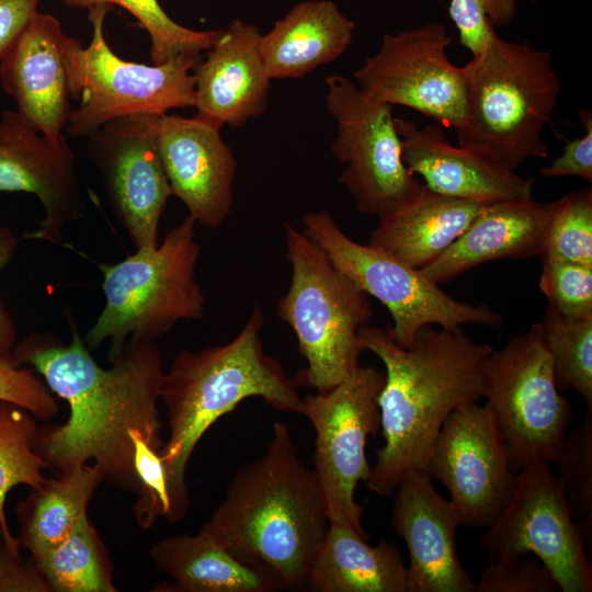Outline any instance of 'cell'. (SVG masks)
I'll use <instances>...</instances> for the list:
<instances>
[{
	"label": "cell",
	"instance_id": "cell-1",
	"mask_svg": "<svg viewBox=\"0 0 592 592\" xmlns=\"http://www.w3.org/2000/svg\"><path fill=\"white\" fill-rule=\"evenodd\" d=\"M12 360L30 364L53 394L69 405L59 425L38 428L35 452L58 474L92 462L103 480L138 494L132 430L163 451L158 403L164 376L155 341L129 338L111 367L100 366L77 328L65 345L52 334H32L14 346Z\"/></svg>",
	"mask_w": 592,
	"mask_h": 592
},
{
	"label": "cell",
	"instance_id": "cell-2",
	"mask_svg": "<svg viewBox=\"0 0 592 592\" xmlns=\"http://www.w3.org/2000/svg\"><path fill=\"white\" fill-rule=\"evenodd\" d=\"M358 338L386 368L378 397L385 443L376 451L366 485L376 494L390 497L406 476L426 471L447 417L482 398V364L494 349L474 342L462 327L426 325L409 346L398 344L389 328L367 325Z\"/></svg>",
	"mask_w": 592,
	"mask_h": 592
},
{
	"label": "cell",
	"instance_id": "cell-3",
	"mask_svg": "<svg viewBox=\"0 0 592 592\" xmlns=\"http://www.w3.org/2000/svg\"><path fill=\"white\" fill-rule=\"evenodd\" d=\"M201 528L235 554L271 567L286 589L307 587L329 519L287 424L273 423L264 453L236 473Z\"/></svg>",
	"mask_w": 592,
	"mask_h": 592
},
{
	"label": "cell",
	"instance_id": "cell-4",
	"mask_svg": "<svg viewBox=\"0 0 592 592\" xmlns=\"http://www.w3.org/2000/svg\"><path fill=\"white\" fill-rule=\"evenodd\" d=\"M264 312L255 305L240 332L228 343L181 351L164 371L160 401L167 409L166 464L174 522L190 506L185 469L197 443L241 401L260 397L272 408L301 414L298 386L282 364L265 353L261 339Z\"/></svg>",
	"mask_w": 592,
	"mask_h": 592
},
{
	"label": "cell",
	"instance_id": "cell-5",
	"mask_svg": "<svg viewBox=\"0 0 592 592\" xmlns=\"http://www.w3.org/2000/svg\"><path fill=\"white\" fill-rule=\"evenodd\" d=\"M464 68L465 118L456 132L458 145L488 149L515 171L530 159H547L542 135L561 91L550 53L494 32Z\"/></svg>",
	"mask_w": 592,
	"mask_h": 592
},
{
	"label": "cell",
	"instance_id": "cell-6",
	"mask_svg": "<svg viewBox=\"0 0 592 592\" xmlns=\"http://www.w3.org/2000/svg\"><path fill=\"white\" fill-rule=\"evenodd\" d=\"M195 227L187 216L160 244L100 265L105 305L86 334L88 349L109 342L112 363L129 338L155 341L181 320L203 318L205 297L195 281L201 253Z\"/></svg>",
	"mask_w": 592,
	"mask_h": 592
},
{
	"label": "cell",
	"instance_id": "cell-7",
	"mask_svg": "<svg viewBox=\"0 0 592 592\" xmlns=\"http://www.w3.org/2000/svg\"><path fill=\"white\" fill-rule=\"evenodd\" d=\"M284 228L292 280L276 311L307 361L294 377L297 386L325 392L360 365L365 350L358 330L369 325L373 309L367 295L304 231L288 221Z\"/></svg>",
	"mask_w": 592,
	"mask_h": 592
},
{
	"label": "cell",
	"instance_id": "cell-8",
	"mask_svg": "<svg viewBox=\"0 0 592 592\" xmlns=\"http://www.w3.org/2000/svg\"><path fill=\"white\" fill-rule=\"evenodd\" d=\"M113 9L109 3L88 8L90 43L83 47L75 37L67 42L65 64L70 96L80 100L65 129L72 137H88L119 117L161 116L173 109L195 105L193 68L201 57L182 55L160 65L122 59L104 36V20Z\"/></svg>",
	"mask_w": 592,
	"mask_h": 592
},
{
	"label": "cell",
	"instance_id": "cell-9",
	"mask_svg": "<svg viewBox=\"0 0 592 592\" xmlns=\"http://www.w3.org/2000/svg\"><path fill=\"white\" fill-rule=\"evenodd\" d=\"M482 398L492 411L511 465L555 463L572 419L558 392L550 355L536 323L493 350L481 369Z\"/></svg>",
	"mask_w": 592,
	"mask_h": 592
},
{
	"label": "cell",
	"instance_id": "cell-10",
	"mask_svg": "<svg viewBox=\"0 0 592 592\" xmlns=\"http://www.w3.org/2000/svg\"><path fill=\"white\" fill-rule=\"evenodd\" d=\"M304 234L314 241L367 296L389 310L391 337L409 346L420 328L437 325L445 329L464 325L499 328L502 315L488 305L458 301L414 269L392 255L351 239L328 210L303 215Z\"/></svg>",
	"mask_w": 592,
	"mask_h": 592
},
{
	"label": "cell",
	"instance_id": "cell-11",
	"mask_svg": "<svg viewBox=\"0 0 592 592\" xmlns=\"http://www.w3.org/2000/svg\"><path fill=\"white\" fill-rule=\"evenodd\" d=\"M384 383V373L358 365L330 390L303 398L301 414L315 431L312 470L329 523L346 524L366 539L364 506L355 500V489L371 475L365 449L368 436L380 429L378 397Z\"/></svg>",
	"mask_w": 592,
	"mask_h": 592
},
{
	"label": "cell",
	"instance_id": "cell-12",
	"mask_svg": "<svg viewBox=\"0 0 592 592\" xmlns=\"http://www.w3.org/2000/svg\"><path fill=\"white\" fill-rule=\"evenodd\" d=\"M326 105L337 123L333 157L345 166L338 181L355 201L356 212L383 217L422 189L401 157V139L391 105L366 96L351 79L326 78Z\"/></svg>",
	"mask_w": 592,
	"mask_h": 592
},
{
	"label": "cell",
	"instance_id": "cell-13",
	"mask_svg": "<svg viewBox=\"0 0 592 592\" xmlns=\"http://www.w3.org/2000/svg\"><path fill=\"white\" fill-rule=\"evenodd\" d=\"M480 545L490 559L534 555L561 592L592 591L585 540L550 463L533 462L517 473L508 503L488 526Z\"/></svg>",
	"mask_w": 592,
	"mask_h": 592
},
{
	"label": "cell",
	"instance_id": "cell-14",
	"mask_svg": "<svg viewBox=\"0 0 592 592\" xmlns=\"http://www.w3.org/2000/svg\"><path fill=\"white\" fill-rule=\"evenodd\" d=\"M452 43L437 22L385 34L378 52L354 71L355 83L372 100L409 107L457 132L465 118L466 75L448 59Z\"/></svg>",
	"mask_w": 592,
	"mask_h": 592
},
{
	"label": "cell",
	"instance_id": "cell-15",
	"mask_svg": "<svg viewBox=\"0 0 592 592\" xmlns=\"http://www.w3.org/2000/svg\"><path fill=\"white\" fill-rule=\"evenodd\" d=\"M426 473L449 491L462 526H489L504 509L516 481L490 408L470 401L443 423Z\"/></svg>",
	"mask_w": 592,
	"mask_h": 592
},
{
	"label": "cell",
	"instance_id": "cell-16",
	"mask_svg": "<svg viewBox=\"0 0 592 592\" xmlns=\"http://www.w3.org/2000/svg\"><path fill=\"white\" fill-rule=\"evenodd\" d=\"M158 117H119L88 136V157L136 249L158 244L159 223L171 195L158 150Z\"/></svg>",
	"mask_w": 592,
	"mask_h": 592
},
{
	"label": "cell",
	"instance_id": "cell-17",
	"mask_svg": "<svg viewBox=\"0 0 592 592\" xmlns=\"http://www.w3.org/2000/svg\"><path fill=\"white\" fill-rule=\"evenodd\" d=\"M0 192L32 193L41 201L45 216L23 238L59 243L66 224L84 212L76 155L65 135L48 139L18 111L0 117Z\"/></svg>",
	"mask_w": 592,
	"mask_h": 592
},
{
	"label": "cell",
	"instance_id": "cell-18",
	"mask_svg": "<svg viewBox=\"0 0 592 592\" xmlns=\"http://www.w3.org/2000/svg\"><path fill=\"white\" fill-rule=\"evenodd\" d=\"M219 127L196 116L158 117L157 144L171 195L201 226H220L230 214L237 162Z\"/></svg>",
	"mask_w": 592,
	"mask_h": 592
},
{
	"label": "cell",
	"instance_id": "cell-19",
	"mask_svg": "<svg viewBox=\"0 0 592 592\" xmlns=\"http://www.w3.org/2000/svg\"><path fill=\"white\" fill-rule=\"evenodd\" d=\"M392 494L390 523L409 551L407 592H475V582L457 554L460 522L429 474L411 473Z\"/></svg>",
	"mask_w": 592,
	"mask_h": 592
},
{
	"label": "cell",
	"instance_id": "cell-20",
	"mask_svg": "<svg viewBox=\"0 0 592 592\" xmlns=\"http://www.w3.org/2000/svg\"><path fill=\"white\" fill-rule=\"evenodd\" d=\"M395 125L403 163L430 190L480 204L533 197L534 179L521 177L488 149L454 146L436 125L420 127L400 117Z\"/></svg>",
	"mask_w": 592,
	"mask_h": 592
},
{
	"label": "cell",
	"instance_id": "cell-21",
	"mask_svg": "<svg viewBox=\"0 0 592 592\" xmlns=\"http://www.w3.org/2000/svg\"><path fill=\"white\" fill-rule=\"evenodd\" d=\"M67 36L52 14L36 11L0 60L4 91L45 137L59 140L72 106L65 64Z\"/></svg>",
	"mask_w": 592,
	"mask_h": 592
},
{
	"label": "cell",
	"instance_id": "cell-22",
	"mask_svg": "<svg viewBox=\"0 0 592 592\" xmlns=\"http://www.w3.org/2000/svg\"><path fill=\"white\" fill-rule=\"evenodd\" d=\"M254 24L234 20L193 68L195 116L219 128L240 127L263 114L271 79Z\"/></svg>",
	"mask_w": 592,
	"mask_h": 592
},
{
	"label": "cell",
	"instance_id": "cell-23",
	"mask_svg": "<svg viewBox=\"0 0 592 592\" xmlns=\"http://www.w3.org/2000/svg\"><path fill=\"white\" fill-rule=\"evenodd\" d=\"M551 215V202L533 197L485 204L464 232L420 271L440 284L489 261L542 257Z\"/></svg>",
	"mask_w": 592,
	"mask_h": 592
},
{
	"label": "cell",
	"instance_id": "cell-24",
	"mask_svg": "<svg viewBox=\"0 0 592 592\" xmlns=\"http://www.w3.org/2000/svg\"><path fill=\"white\" fill-rule=\"evenodd\" d=\"M149 555L180 592H277L285 588L269 566L229 550L202 528L155 543Z\"/></svg>",
	"mask_w": 592,
	"mask_h": 592
},
{
	"label": "cell",
	"instance_id": "cell-25",
	"mask_svg": "<svg viewBox=\"0 0 592 592\" xmlns=\"http://www.w3.org/2000/svg\"><path fill=\"white\" fill-rule=\"evenodd\" d=\"M355 23L331 0L295 4L271 31L260 50L270 79L301 78L340 57L351 45Z\"/></svg>",
	"mask_w": 592,
	"mask_h": 592
},
{
	"label": "cell",
	"instance_id": "cell-26",
	"mask_svg": "<svg viewBox=\"0 0 592 592\" xmlns=\"http://www.w3.org/2000/svg\"><path fill=\"white\" fill-rule=\"evenodd\" d=\"M483 205L436 193L423 184L413 198L379 217L368 244L421 270L464 232Z\"/></svg>",
	"mask_w": 592,
	"mask_h": 592
},
{
	"label": "cell",
	"instance_id": "cell-27",
	"mask_svg": "<svg viewBox=\"0 0 592 592\" xmlns=\"http://www.w3.org/2000/svg\"><path fill=\"white\" fill-rule=\"evenodd\" d=\"M367 540L346 524L329 523L307 587L317 592H407L400 548L385 539L376 546Z\"/></svg>",
	"mask_w": 592,
	"mask_h": 592
},
{
	"label": "cell",
	"instance_id": "cell-28",
	"mask_svg": "<svg viewBox=\"0 0 592 592\" xmlns=\"http://www.w3.org/2000/svg\"><path fill=\"white\" fill-rule=\"evenodd\" d=\"M103 481L100 468L84 464L46 478L19 502L20 544L37 557L62 542L87 514V506Z\"/></svg>",
	"mask_w": 592,
	"mask_h": 592
},
{
	"label": "cell",
	"instance_id": "cell-29",
	"mask_svg": "<svg viewBox=\"0 0 592 592\" xmlns=\"http://www.w3.org/2000/svg\"><path fill=\"white\" fill-rule=\"evenodd\" d=\"M31 560L50 591H117L106 549L87 514L62 542Z\"/></svg>",
	"mask_w": 592,
	"mask_h": 592
},
{
	"label": "cell",
	"instance_id": "cell-30",
	"mask_svg": "<svg viewBox=\"0 0 592 592\" xmlns=\"http://www.w3.org/2000/svg\"><path fill=\"white\" fill-rule=\"evenodd\" d=\"M38 426L34 417L14 403L0 401V532L8 546L20 553V540L10 531L5 513L9 491L18 485L30 488L46 477L45 462L35 452Z\"/></svg>",
	"mask_w": 592,
	"mask_h": 592
},
{
	"label": "cell",
	"instance_id": "cell-31",
	"mask_svg": "<svg viewBox=\"0 0 592 592\" xmlns=\"http://www.w3.org/2000/svg\"><path fill=\"white\" fill-rule=\"evenodd\" d=\"M535 323L550 355L558 389H574L592 411V317L568 318L547 306Z\"/></svg>",
	"mask_w": 592,
	"mask_h": 592
},
{
	"label": "cell",
	"instance_id": "cell-32",
	"mask_svg": "<svg viewBox=\"0 0 592 592\" xmlns=\"http://www.w3.org/2000/svg\"><path fill=\"white\" fill-rule=\"evenodd\" d=\"M72 8L99 3L118 5L129 12L147 31L151 42L150 59L160 65L178 56L202 57L218 38L221 30L195 31L180 25L158 0H62Z\"/></svg>",
	"mask_w": 592,
	"mask_h": 592
},
{
	"label": "cell",
	"instance_id": "cell-33",
	"mask_svg": "<svg viewBox=\"0 0 592 592\" xmlns=\"http://www.w3.org/2000/svg\"><path fill=\"white\" fill-rule=\"evenodd\" d=\"M557 477L574 524L585 543H592V411L567 433L557 460Z\"/></svg>",
	"mask_w": 592,
	"mask_h": 592
},
{
	"label": "cell",
	"instance_id": "cell-34",
	"mask_svg": "<svg viewBox=\"0 0 592 592\" xmlns=\"http://www.w3.org/2000/svg\"><path fill=\"white\" fill-rule=\"evenodd\" d=\"M545 252L550 257L592 266V189L567 193L553 201Z\"/></svg>",
	"mask_w": 592,
	"mask_h": 592
},
{
	"label": "cell",
	"instance_id": "cell-35",
	"mask_svg": "<svg viewBox=\"0 0 592 592\" xmlns=\"http://www.w3.org/2000/svg\"><path fill=\"white\" fill-rule=\"evenodd\" d=\"M129 435L134 447V468L140 487L134 506L138 524L143 528H149L160 516L174 522L162 451L150 444L138 430H132Z\"/></svg>",
	"mask_w": 592,
	"mask_h": 592
},
{
	"label": "cell",
	"instance_id": "cell-36",
	"mask_svg": "<svg viewBox=\"0 0 592 592\" xmlns=\"http://www.w3.org/2000/svg\"><path fill=\"white\" fill-rule=\"evenodd\" d=\"M539 288L548 306L568 318L592 317V266L542 257Z\"/></svg>",
	"mask_w": 592,
	"mask_h": 592
},
{
	"label": "cell",
	"instance_id": "cell-37",
	"mask_svg": "<svg viewBox=\"0 0 592 592\" xmlns=\"http://www.w3.org/2000/svg\"><path fill=\"white\" fill-rule=\"evenodd\" d=\"M516 14V0H451L448 7L459 42L473 57L483 50L494 26L509 25Z\"/></svg>",
	"mask_w": 592,
	"mask_h": 592
},
{
	"label": "cell",
	"instance_id": "cell-38",
	"mask_svg": "<svg viewBox=\"0 0 592 592\" xmlns=\"http://www.w3.org/2000/svg\"><path fill=\"white\" fill-rule=\"evenodd\" d=\"M475 592H561L550 571L528 555L490 559Z\"/></svg>",
	"mask_w": 592,
	"mask_h": 592
},
{
	"label": "cell",
	"instance_id": "cell-39",
	"mask_svg": "<svg viewBox=\"0 0 592 592\" xmlns=\"http://www.w3.org/2000/svg\"><path fill=\"white\" fill-rule=\"evenodd\" d=\"M0 401L14 403L42 421L53 419L59 406L42 377L0 356Z\"/></svg>",
	"mask_w": 592,
	"mask_h": 592
},
{
	"label": "cell",
	"instance_id": "cell-40",
	"mask_svg": "<svg viewBox=\"0 0 592 592\" xmlns=\"http://www.w3.org/2000/svg\"><path fill=\"white\" fill-rule=\"evenodd\" d=\"M578 117L584 127V135L568 140L561 155L539 169L542 177H578L589 184L592 183V113L581 109Z\"/></svg>",
	"mask_w": 592,
	"mask_h": 592
},
{
	"label": "cell",
	"instance_id": "cell-41",
	"mask_svg": "<svg viewBox=\"0 0 592 592\" xmlns=\"http://www.w3.org/2000/svg\"><path fill=\"white\" fill-rule=\"evenodd\" d=\"M0 592H52L34 562L24 561L0 532Z\"/></svg>",
	"mask_w": 592,
	"mask_h": 592
},
{
	"label": "cell",
	"instance_id": "cell-42",
	"mask_svg": "<svg viewBox=\"0 0 592 592\" xmlns=\"http://www.w3.org/2000/svg\"><path fill=\"white\" fill-rule=\"evenodd\" d=\"M41 0H0V60L37 11Z\"/></svg>",
	"mask_w": 592,
	"mask_h": 592
},
{
	"label": "cell",
	"instance_id": "cell-43",
	"mask_svg": "<svg viewBox=\"0 0 592 592\" xmlns=\"http://www.w3.org/2000/svg\"><path fill=\"white\" fill-rule=\"evenodd\" d=\"M18 246V239L14 232L0 226V271L10 262ZM15 326L14 321L0 300V356L12 360V351L15 346Z\"/></svg>",
	"mask_w": 592,
	"mask_h": 592
}]
</instances>
